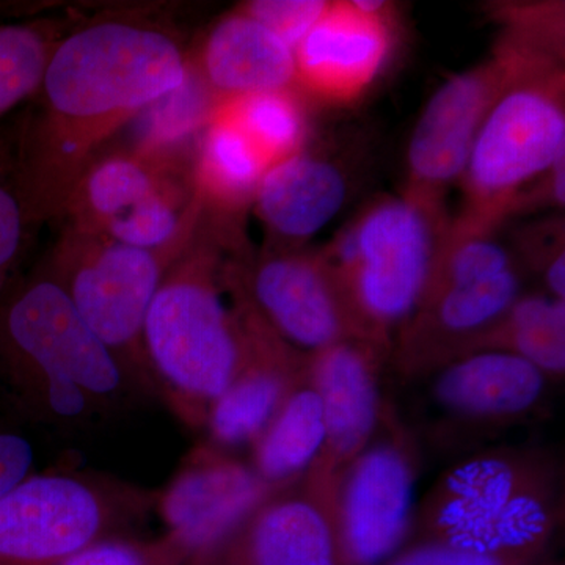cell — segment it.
I'll return each instance as SVG.
<instances>
[{
  "label": "cell",
  "mask_w": 565,
  "mask_h": 565,
  "mask_svg": "<svg viewBox=\"0 0 565 565\" xmlns=\"http://www.w3.org/2000/svg\"><path fill=\"white\" fill-rule=\"evenodd\" d=\"M204 218L163 275L141 330L151 386L193 429H203L241 360L239 326L223 300L225 241Z\"/></svg>",
  "instance_id": "2"
},
{
  "label": "cell",
  "mask_w": 565,
  "mask_h": 565,
  "mask_svg": "<svg viewBox=\"0 0 565 565\" xmlns=\"http://www.w3.org/2000/svg\"><path fill=\"white\" fill-rule=\"evenodd\" d=\"M345 199L343 170L303 148L264 173L253 204L274 239L270 248H302L337 217Z\"/></svg>",
  "instance_id": "20"
},
{
  "label": "cell",
  "mask_w": 565,
  "mask_h": 565,
  "mask_svg": "<svg viewBox=\"0 0 565 565\" xmlns=\"http://www.w3.org/2000/svg\"><path fill=\"white\" fill-rule=\"evenodd\" d=\"M181 253L145 250L65 226L46 267L82 321L139 385H150L141 330L152 297Z\"/></svg>",
  "instance_id": "9"
},
{
  "label": "cell",
  "mask_w": 565,
  "mask_h": 565,
  "mask_svg": "<svg viewBox=\"0 0 565 565\" xmlns=\"http://www.w3.org/2000/svg\"><path fill=\"white\" fill-rule=\"evenodd\" d=\"M525 270H505L493 277L430 286L414 315L392 341L388 363L404 382H422L452 360L460 359L525 292Z\"/></svg>",
  "instance_id": "17"
},
{
  "label": "cell",
  "mask_w": 565,
  "mask_h": 565,
  "mask_svg": "<svg viewBox=\"0 0 565 565\" xmlns=\"http://www.w3.org/2000/svg\"><path fill=\"white\" fill-rule=\"evenodd\" d=\"M192 565H340L332 519L299 487L275 493Z\"/></svg>",
  "instance_id": "19"
},
{
  "label": "cell",
  "mask_w": 565,
  "mask_h": 565,
  "mask_svg": "<svg viewBox=\"0 0 565 565\" xmlns=\"http://www.w3.org/2000/svg\"><path fill=\"white\" fill-rule=\"evenodd\" d=\"M390 352L371 341L352 340L311 352L308 371L321 396L323 441L299 481L332 519L334 493L345 468L374 440L388 401L382 375Z\"/></svg>",
  "instance_id": "13"
},
{
  "label": "cell",
  "mask_w": 565,
  "mask_h": 565,
  "mask_svg": "<svg viewBox=\"0 0 565 565\" xmlns=\"http://www.w3.org/2000/svg\"><path fill=\"white\" fill-rule=\"evenodd\" d=\"M156 493L90 471L28 476L0 498V565L62 564L122 535L154 509Z\"/></svg>",
  "instance_id": "8"
},
{
  "label": "cell",
  "mask_w": 565,
  "mask_h": 565,
  "mask_svg": "<svg viewBox=\"0 0 565 565\" xmlns=\"http://www.w3.org/2000/svg\"><path fill=\"white\" fill-rule=\"evenodd\" d=\"M195 66L217 102L297 85L296 52L241 9L212 28Z\"/></svg>",
  "instance_id": "21"
},
{
  "label": "cell",
  "mask_w": 565,
  "mask_h": 565,
  "mask_svg": "<svg viewBox=\"0 0 565 565\" xmlns=\"http://www.w3.org/2000/svg\"><path fill=\"white\" fill-rule=\"evenodd\" d=\"M476 352L519 356L557 384L565 374V300L544 291L523 292L465 355Z\"/></svg>",
  "instance_id": "24"
},
{
  "label": "cell",
  "mask_w": 565,
  "mask_h": 565,
  "mask_svg": "<svg viewBox=\"0 0 565 565\" xmlns=\"http://www.w3.org/2000/svg\"><path fill=\"white\" fill-rule=\"evenodd\" d=\"M564 156V70L546 62L519 77L487 115L460 178L462 210L445 234H494Z\"/></svg>",
  "instance_id": "5"
},
{
  "label": "cell",
  "mask_w": 565,
  "mask_h": 565,
  "mask_svg": "<svg viewBox=\"0 0 565 565\" xmlns=\"http://www.w3.org/2000/svg\"><path fill=\"white\" fill-rule=\"evenodd\" d=\"M52 50L41 24H0V120L39 92Z\"/></svg>",
  "instance_id": "27"
},
{
  "label": "cell",
  "mask_w": 565,
  "mask_h": 565,
  "mask_svg": "<svg viewBox=\"0 0 565 565\" xmlns=\"http://www.w3.org/2000/svg\"><path fill=\"white\" fill-rule=\"evenodd\" d=\"M388 403L371 445L341 475L332 526L340 565H384L411 541L422 452Z\"/></svg>",
  "instance_id": "11"
},
{
  "label": "cell",
  "mask_w": 565,
  "mask_h": 565,
  "mask_svg": "<svg viewBox=\"0 0 565 565\" xmlns=\"http://www.w3.org/2000/svg\"><path fill=\"white\" fill-rule=\"evenodd\" d=\"M33 463V449L24 437L0 433V498L28 478Z\"/></svg>",
  "instance_id": "32"
},
{
  "label": "cell",
  "mask_w": 565,
  "mask_h": 565,
  "mask_svg": "<svg viewBox=\"0 0 565 565\" xmlns=\"http://www.w3.org/2000/svg\"><path fill=\"white\" fill-rule=\"evenodd\" d=\"M563 481V459L546 446L476 449L449 465L424 494L408 544L459 535H556Z\"/></svg>",
  "instance_id": "4"
},
{
  "label": "cell",
  "mask_w": 565,
  "mask_h": 565,
  "mask_svg": "<svg viewBox=\"0 0 565 565\" xmlns=\"http://www.w3.org/2000/svg\"><path fill=\"white\" fill-rule=\"evenodd\" d=\"M327 7L329 2L323 0H258L241 7V10L263 22L296 50Z\"/></svg>",
  "instance_id": "31"
},
{
  "label": "cell",
  "mask_w": 565,
  "mask_h": 565,
  "mask_svg": "<svg viewBox=\"0 0 565 565\" xmlns=\"http://www.w3.org/2000/svg\"><path fill=\"white\" fill-rule=\"evenodd\" d=\"M191 169L193 188L204 210L233 214L253 203L270 167L236 125L212 110L200 134Z\"/></svg>",
  "instance_id": "22"
},
{
  "label": "cell",
  "mask_w": 565,
  "mask_h": 565,
  "mask_svg": "<svg viewBox=\"0 0 565 565\" xmlns=\"http://www.w3.org/2000/svg\"><path fill=\"white\" fill-rule=\"evenodd\" d=\"M427 382L430 440L486 441L544 415L553 382L534 364L503 352H476L438 367Z\"/></svg>",
  "instance_id": "12"
},
{
  "label": "cell",
  "mask_w": 565,
  "mask_h": 565,
  "mask_svg": "<svg viewBox=\"0 0 565 565\" xmlns=\"http://www.w3.org/2000/svg\"><path fill=\"white\" fill-rule=\"evenodd\" d=\"M32 225L18 162V128L0 129V294L20 262Z\"/></svg>",
  "instance_id": "28"
},
{
  "label": "cell",
  "mask_w": 565,
  "mask_h": 565,
  "mask_svg": "<svg viewBox=\"0 0 565 565\" xmlns=\"http://www.w3.org/2000/svg\"><path fill=\"white\" fill-rule=\"evenodd\" d=\"M285 489L266 484L250 463L204 441L182 459L166 489L156 493L154 511L167 537L184 553L185 565H192Z\"/></svg>",
  "instance_id": "15"
},
{
  "label": "cell",
  "mask_w": 565,
  "mask_h": 565,
  "mask_svg": "<svg viewBox=\"0 0 565 565\" xmlns=\"http://www.w3.org/2000/svg\"><path fill=\"white\" fill-rule=\"evenodd\" d=\"M384 2H329L297 44V85L327 104H349L370 90L393 52Z\"/></svg>",
  "instance_id": "18"
},
{
  "label": "cell",
  "mask_w": 565,
  "mask_h": 565,
  "mask_svg": "<svg viewBox=\"0 0 565 565\" xmlns=\"http://www.w3.org/2000/svg\"><path fill=\"white\" fill-rule=\"evenodd\" d=\"M192 62L172 32L104 18L54 44L39 106L18 128L22 191L33 222L62 218L82 173L129 121L177 92Z\"/></svg>",
  "instance_id": "1"
},
{
  "label": "cell",
  "mask_w": 565,
  "mask_h": 565,
  "mask_svg": "<svg viewBox=\"0 0 565 565\" xmlns=\"http://www.w3.org/2000/svg\"><path fill=\"white\" fill-rule=\"evenodd\" d=\"M448 223L404 196L364 207L321 248L364 338L390 352L414 315Z\"/></svg>",
  "instance_id": "6"
},
{
  "label": "cell",
  "mask_w": 565,
  "mask_h": 565,
  "mask_svg": "<svg viewBox=\"0 0 565 565\" xmlns=\"http://www.w3.org/2000/svg\"><path fill=\"white\" fill-rule=\"evenodd\" d=\"M555 535L459 537L414 542L384 565H539Z\"/></svg>",
  "instance_id": "26"
},
{
  "label": "cell",
  "mask_w": 565,
  "mask_h": 565,
  "mask_svg": "<svg viewBox=\"0 0 565 565\" xmlns=\"http://www.w3.org/2000/svg\"><path fill=\"white\" fill-rule=\"evenodd\" d=\"M225 285L241 332V360L233 381L207 414V444L223 451L250 448L308 370L310 353L275 332L245 299L225 267Z\"/></svg>",
  "instance_id": "16"
},
{
  "label": "cell",
  "mask_w": 565,
  "mask_h": 565,
  "mask_svg": "<svg viewBox=\"0 0 565 565\" xmlns=\"http://www.w3.org/2000/svg\"><path fill=\"white\" fill-rule=\"evenodd\" d=\"M516 262L522 269L537 275L542 289L555 299L565 300V253L563 218L530 226L519 234Z\"/></svg>",
  "instance_id": "30"
},
{
  "label": "cell",
  "mask_w": 565,
  "mask_h": 565,
  "mask_svg": "<svg viewBox=\"0 0 565 565\" xmlns=\"http://www.w3.org/2000/svg\"><path fill=\"white\" fill-rule=\"evenodd\" d=\"M322 441V401L307 370L273 422L250 446L248 463L266 484L285 489L303 478Z\"/></svg>",
  "instance_id": "23"
},
{
  "label": "cell",
  "mask_w": 565,
  "mask_h": 565,
  "mask_svg": "<svg viewBox=\"0 0 565 565\" xmlns=\"http://www.w3.org/2000/svg\"><path fill=\"white\" fill-rule=\"evenodd\" d=\"M204 214L192 169L180 156L137 147L95 159L71 191L62 218L131 247L181 253Z\"/></svg>",
  "instance_id": "7"
},
{
  "label": "cell",
  "mask_w": 565,
  "mask_h": 565,
  "mask_svg": "<svg viewBox=\"0 0 565 565\" xmlns=\"http://www.w3.org/2000/svg\"><path fill=\"white\" fill-rule=\"evenodd\" d=\"M58 565H185V555L172 539L111 535L85 546Z\"/></svg>",
  "instance_id": "29"
},
{
  "label": "cell",
  "mask_w": 565,
  "mask_h": 565,
  "mask_svg": "<svg viewBox=\"0 0 565 565\" xmlns=\"http://www.w3.org/2000/svg\"><path fill=\"white\" fill-rule=\"evenodd\" d=\"M214 111L236 125L269 167L307 145L308 115L296 88L221 99Z\"/></svg>",
  "instance_id": "25"
},
{
  "label": "cell",
  "mask_w": 565,
  "mask_h": 565,
  "mask_svg": "<svg viewBox=\"0 0 565 565\" xmlns=\"http://www.w3.org/2000/svg\"><path fill=\"white\" fill-rule=\"evenodd\" d=\"M559 58L505 32L492 57L445 82L424 107L412 134L404 199L448 223L446 193L462 178L489 111L526 71Z\"/></svg>",
  "instance_id": "10"
},
{
  "label": "cell",
  "mask_w": 565,
  "mask_h": 565,
  "mask_svg": "<svg viewBox=\"0 0 565 565\" xmlns=\"http://www.w3.org/2000/svg\"><path fill=\"white\" fill-rule=\"evenodd\" d=\"M0 344L33 414L51 427L68 429L103 418L136 382L43 273L3 307Z\"/></svg>",
  "instance_id": "3"
},
{
  "label": "cell",
  "mask_w": 565,
  "mask_h": 565,
  "mask_svg": "<svg viewBox=\"0 0 565 565\" xmlns=\"http://www.w3.org/2000/svg\"><path fill=\"white\" fill-rule=\"evenodd\" d=\"M230 275L264 321L299 351L364 340L321 250L269 248Z\"/></svg>",
  "instance_id": "14"
}]
</instances>
